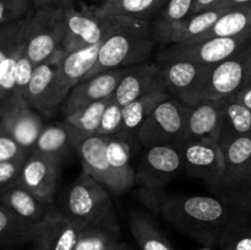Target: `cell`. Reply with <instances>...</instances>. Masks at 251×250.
<instances>
[{
  "mask_svg": "<svg viewBox=\"0 0 251 250\" xmlns=\"http://www.w3.org/2000/svg\"><path fill=\"white\" fill-rule=\"evenodd\" d=\"M65 15V41L64 51L66 54L85 47L100 44L115 31L120 16H100L95 9L82 5L77 10L69 5L64 10Z\"/></svg>",
  "mask_w": 251,
  "mask_h": 250,
  "instance_id": "cell-7",
  "label": "cell"
},
{
  "mask_svg": "<svg viewBox=\"0 0 251 250\" xmlns=\"http://www.w3.org/2000/svg\"><path fill=\"white\" fill-rule=\"evenodd\" d=\"M251 178V157H250V161H249V164H248V168H247V172H245V176H244V180L243 181H245V180H248V179H250ZM242 181V183H243ZM240 183V184H242ZM238 188V186H237Z\"/></svg>",
  "mask_w": 251,
  "mask_h": 250,
  "instance_id": "cell-47",
  "label": "cell"
},
{
  "mask_svg": "<svg viewBox=\"0 0 251 250\" xmlns=\"http://www.w3.org/2000/svg\"><path fill=\"white\" fill-rule=\"evenodd\" d=\"M24 163L25 161H0V193L19 184Z\"/></svg>",
  "mask_w": 251,
  "mask_h": 250,
  "instance_id": "cell-40",
  "label": "cell"
},
{
  "mask_svg": "<svg viewBox=\"0 0 251 250\" xmlns=\"http://www.w3.org/2000/svg\"><path fill=\"white\" fill-rule=\"evenodd\" d=\"M248 4H251V0H220L213 6V9H233V7L243 6V5Z\"/></svg>",
  "mask_w": 251,
  "mask_h": 250,
  "instance_id": "cell-45",
  "label": "cell"
},
{
  "mask_svg": "<svg viewBox=\"0 0 251 250\" xmlns=\"http://www.w3.org/2000/svg\"><path fill=\"white\" fill-rule=\"evenodd\" d=\"M100 46L102 43L71 51L59 61L56 65V74H58L59 90L64 100L68 97L69 92L77 83L85 80L86 76L96 65Z\"/></svg>",
  "mask_w": 251,
  "mask_h": 250,
  "instance_id": "cell-20",
  "label": "cell"
},
{
  "mask_svg": "<svg viewBox=\"0 0 251 250\" xmlns=\"http://www.w3.org/2000/svg\"><path fill=\"white\" fill-rule=\"evenodd\" d=\"M32 250H34V249H32Z\"/></svg>",
  "mask_w": 251,
  "mask_h": 250,
  "instance_id": "cell-51",
  "label": "cell"
},
{
  "mask_svg": "<svg viewBox=\"0 0 251 250\" xmlns=\"http://www.w3.org/2000/svg\"><path fill=\"white\" fill-rule=\"evenodd\" d=\"M183 169L188 175L205 180L212 188H223L225 157L217 140L186 141L180 146Z\"/></svg>",
  "mask_w": 251,
  "mask_h": 250,
  "instance_id": "cell-9",
  "label": "cell"
},
{
  "mask_svg": "<svg viewBox=\"0 0 251 250\" xmlns=\"http://www.w3.org/2000/svg\"><path fill=\"white\" fill-rule=\"evenodd\" d=\"M248 134H251V110L233 97L223 100L218 144Z\"/></svg>",
  "mask_w": 251,
  "mask_h": 250,
  "instance_id": "cell-30",
  "label": "cell"
},
{
  "mask_svg": "<svg viewBox=\"0 0 251 250\" xmlns=\"http://www.w3.org/2000/svg\"><path fill=\"white\" fill-rule=\"evenodd\" d=\"M107 157L123 193H126L136 184V171L131 164V144L129 136H107Z\"/></svg>",
  "mask_w": 251,
  "mask_h": 250,
  "instance_id": "cell-23",
  "label": "cell"
},
{
  "mask_svg": "<svg viewBox=\"0 0 251 250\" xmlns=\"http://www.w3.org/2000/svg\"><path fill=\"white\" fill-rule=\"evenodd\" d=\"M159 88H167L161 65L144 63L126 68L115 90L114 97L124 107L127 103Z\"/></svg>",
  "mask_w": 251,
  "mask_h": 250,
  "instance_id": "cell-18",
  "label": "cell"
},
{
  "mask_svg": "<svg viewBox=\"0 0 251 250\" xmlns=\"http://www.w3.org/2000/svg\"><path fill=\"white\" fill-rule=\"evenodd\" d=\"M139 196L152 212L205 247H220L226 234L240 223L232 203L211 196L168 195L162 189L145 188Z\"/></svg>",
  "mask_w": 251,
  "mask_h": 250,
  "instance_id": "cell-1",
  "label": "cell"
},
{
  "mask_svg": "<svg viewBox=\"0 0 251 250\" xmlns=\"http://www.w3.org/2000/svg\"><path fill=\"white\" fill-rule=\"evenodd\" d=\"M0 202L4 203L20 218L34 227L37 225V223L41 222L49 208L53 207V206H48L39 201L33 194L29 193L21 184H17L2 193Z\"/></svg>",
  "mask_w": 251,
  "mask_h": 250,
  "instance_id": "cell-24",
  "label": "cell"
},
{
  "mask_svg": "<svg viewBox=\"0 0 251 250\" xmlns=\"http://www.w3.org/2000/svg\"><path fill=\"white\" fill-rule=\"evenodd\" d=\"M29 152L11 135L0 131V161H26Z\"/></svg>",
  "mask_w": 251,
  "mask_h": 250,
  "instance_id": "cell-39",
  "label": "cell"
},
{
  "mask_svg": "<svg viewBox=\"0 0 251 250\" xmlns=\"http://www.w3.org/2000/svg\"><path fill=\"white\" fill-rule=\"evenodd\" d=\"M193 1L194 0H166L161 11L151 25V33L154 41L163 43L172 28L190 16Z\"/></svg>",
  "mask_w": 251,
  "mask_h": 250,
  "instance_id": "cell-34",
  "label": "cell"
},
{
  "mask_svg": "<svg viewBox=\"0 0 251 250\" xmlns=\"http://www.w3.org/2000/svg\"><path fill=\"white\" fill-rule=\"evenodd\" d=\"M166 0H104L98 6H93L100 16H127L149 20L150 16L161 9Z\"/></svg>",
  "mask_w": 251,
  "mask_h": 250,
  "instance_id": "cell-31",
  "label": "cell"
},
{
  "mask_svg": "<svg viewBox=\"0 0 251 250\" xmlns=\"http://www.w3.org/2000/svg\"><path fill=\"white\" fill-rule=\"evenodd\" d=\"M251 46V34L240 37H216L193 43L169 44L158 54V61L184 60L202 65H215Z\"/></svg>",
  "mask_w": 251,
  "mask_h": 250,
  "instance_id": "cell-8",
  "label": "cell"
},
{
  "mask_svg": "<svg viewBox=\"0 0 251 250\" xmlns=\"http://www.w3.org/2000/svg\"><path fill=\"white\" fill-rule=\"evenodd\" d=\"M247 82H251V59H250V64H249V73H248Z\"/></svg>",
  "mask_w": 251,
  "mask_h": 250,
  "instance_id": "cell-48",
  "label": "cell"
},
{
  "mask_svg": "<svg viewBox=\"0 0 251 250\" xmlns=\"http://www.w3.org/2000/svg\"><path fill=\"white\" fill-rule=\"evenodd\" d=\"M221 250H228L227 248H221Z\"/></svg>",
  "mask_w": 251,
  "mask_h": 250,
  "instance_id": "cell-50",
  "label": "cell"
},
{
  "mask_svg": "<svg viewBox=\"0 0 251 250\" xmlns=\"http://www.w3.org/2000/svg\"><path fill=\"white\" fill-rule=\"evenodd\" d=\"M98 134L104 136H115V135H126L124 132V118H123V107L115 100L114 95L109 98L102 122H100ZM127 136V135H126Z\"/></svg>",
  "mask_w": 251,
  "mask_h": 250,
  "instance_id": "cell-36",
  "label": "cell"
},
{
  "mask_svg": "<svg viewBox=\"0 0 251 250\" xmlns=\"http://www.w3.org/2000/svg\"><path fill=\"white\" fill-rule=\"evenodd\" d=\"M32 0H0V27L26 19L32 11Z\"/></svg>",
  "mask_w": 251,
  "mask_h": 250,
  "instance_id": "cell-37",
  "label": "cell"
},
{
  "mask_svg": "<svg viewBox=\"0 0 251 250\" xmlns=\"http://www.w3.org/2000/svg\"><path fill=\"white\" fill-rule=\"evenodd\" d=\"M81 228L53 206L34 227V250H75Z\"/></svg>",
  "mask_w": 251,
  "mask_h": 250,
  "instance_id": "cell-14",
  "label": "cell"
},
{
  "mask_svg": "<svg viewBox=\"0 0 251 250\" xmlns=\"http://www.w3.org/2000/svg\"><path fill=\"white\" fill-rule=\"evenodd\" d=\"M159 65L168 91L184 104L200 87L212 66L184 60L163 61Z\"/></svg>",
  "mask_w": 251,
  "mask_h": 250,
  "instance_id": "cell-19",
  "label": "cell"
},
{
  "mask_svg": "<svg viewBox=\"0 0 251 250\" xmlns=\"http://www.w3.org/2000/svg\"><path fill=\"white\" fill-rule=\"evenodd\" d=\"M129 227L140 250H174L163 232L146 213L132 211Z\"/></svg>",
  "mask_w": 251,
  "mask_h": 250,
  "instance_id": "cell-28",
  "label": "cell"
},
{
  "mask_svg": "<svg viewBox=\"0 0 251 250\" xmlns=\"http://www.w3.org/2000/svg\"><path fill=\"white\" fill-rule=\"evenodd\" d=\"M222 100H202L186 105V141L220 137ZM185 141V142H186Z\"/></svg>",
  "mask_w": 251,
  "mask_h": 250,
  "instance_id": "cell-21",
  "label": "cell"
},
{
  "mask_svg": "<svg viewBox=\"0 0 251 250\" xmlns=\"http://www.w3.org/2000/svg\"><path fill=\"white\" fill-rule=\"evenodd\" d=\"M227 194L228 202L232 203L237 210L251 212V178Z\"/></svg>",
  "mask_w": 251,
  "mask_h": 250,
  "instance_id": "cell-41",
  "label": "cell"
},
{
  "mask_svg": "<svg viewBox=\"0 0 251 250\" xmlns=\"http://www.w3.org/2000/svg\"><path fill=\"white\" fill-rule=\"evenodd\" d=\"M220 145L225 157V181L222 189H225L226 193H229L244 180L251 157V134L233 137Z\"/></svg>",
  "mask_w": 251,
  "mask_h": 250,
  "instance_id": "cell-22",
  "label": "cell"
},
{
  "mask_svg": "<svg viewBox=\"0 0 251 250\" xmlns=\"http://www.w3.org/2000/svg\"><path fill=\"white\" fill-rule=\"evenodd\" d=\"M70 127V126H69ZM74 150L82 162V169L104 185L112 195H123L122 186L110 168L107 157V136L100 134H83L71 129Z\"/></svg>",
  "mask_w": 251,
  "mask_h": 250,
  "instance_id": "cell-10",
  "label": "cell"
},
{
  "mask_svg": "<svg viewBox=\"0 0 251 250\" xmlns=\"http://www.w3.org/2000/svg\"><path fill=\"white\" fill-rule=\"evenodd\" d=\"M172 93L168 88H159L154 92L140 97L123 107V118H124V132L127 136L137 135L140 127L142 126L147 118L154 112L157 107L164 100H169Z\"/></svg>",
  "mask_w": 251,
  "mask_h": 250,
  "instance_id": "cell-25",
  "label": "cell"
},
{
  "mask_svg": "<svg viewBox=\"0 0 251 250\" xmlns=\"http://www.w3.org/2000/svg\"><path fill=\"white\" fill-rule=\"evenodd\" d=\"M251 34V4L228 9L207 32L193 42L216 37H240Z\"/></svg>",
  "mask_w": 251,
  "mask_h": 250,
  "instance_id": "cell-27",
  "label": "cell"
},
{
  "mask_svg": "<svg viewBox=\"0 0 251 250\" xmlns=\"http://www.w3.org/2000/svg\"><path fill=\"white\" fill-rule=\"evenodd\" d=\"M154 44L156 41L152 37L149 20L120 16L119 25L102 43L97 63L85 80L103 71L146 63Z\"/></svg>",
  "mask_w": 251,
  "mask_h": 250,
  "instance_id": "cell-2",
  "label": "cell"
},
{
  "mask_svg": "<svg viewBox=\"0 0 251 250\" xmlns=\"http://www.w3.org/2000/svg\"><path fill=\"white\" fill-rule=\"evenodd\" d=\"M61 211L81 229L98 223L118 221L112 193L83 169L66 190Z\"/></svg>",
  "mask_w": 251,
  "mask_h": 250,
  "instance_id": "cell-3",
  "label": "cell"
},
{
  "mask_svg": "<svg viewBox=\"0 0 251 250\" xmlns=\"http://www.w3.org/2000/svg\"><path fill=\"white\" fill-rule=\"evenodd\" d=\"M73 4V0H32L34 9H63Z\"/></svg>",
  "mask_w": 251,
  "mask_h": 250,
  "instance_id": "cell-42",
  "label": "cell"
},
{
  "mask_svg": "<svg viewBox=\"0 0 251 250\" xmlns=\"http://www.w3.org/2000/svg\"><path fill=\"white\" fill-rule=\"evenodd\" d=\"M183 169L180 147L156 145L147 147L136 172V184L142 188L162 189Z\"/></svg>",
  "mask_w": 251,
  "mask_h": 250,
  "instance_id": "cell-12",
  "label": "cell"
},
{
  "mask_svg": "<svg viewBox=\"0 0 251 250\" xmlns=\"http://www.w3.org/2000/svg\"><path fill=\"white\" fill-rule=\"evenodd\" d=\"M233 98L238 100L239 103H242L243 105H245L247 108H249L251 110V82H247L234 96Z\"/></svg>",
  "mask_w": 251,
  "mask_h": 250,
  "instance_id": "cell-43",
  "label": "cell"
},
{
  "mask_svg": "<svg viewBox=\"0 0 251 250\" xmlns=\"http://www.w3.org/2000/svg\"><path fill=\"white\" fill-rule=\"evenodd\" d=\"M28 16L17 24L0 27V107L14 100L15 74L27 46Z\"/></svg>",
  "mask_w": 251,
  "mask_h": 250,
  "instance_id": "cell-11",
  "label": "cell"
},
{
  "mask_svg": "<svg viewBox=\"0 0 251 250\" xmlns=\"http://www.w3.org/2000/svg\"><path fill=\"white\" fill-rule=\"evenodd\" d=\"M56 65L47 61L36 66L26 95V103L44 117H51L64 103L58 85Z\"/></svg>",
  "mask_w": 251,
  "mask_h": 250,
  "instance_id": "cell-15",
  "label": "cell"
},
{
  "mask_svg": "<svg viewBox=\"0 0 251 250\" xmlns=\"http://www.w3.org/2000/svg\"><path fill=\"white\" fill-rule=\"evenodd\" d=\"M110 97L80 108V109L75 110L68 115H64L63 122L66 123L71 129L78 132L88 135L98 134L103 113H104Z\"/></svg>",
  "mask_w": 251,
  "mask_h": 250,
  "instance_id": "cell-35",
  "label": "cell"
},
{
  "mask_svg": "<svg viewBox=\"0 0 251 250\" xmlns=\"http://www.w3.org/2000/svg\"><path fill=\"white\" fill-rule=\"evenodd\" d=\"M250 59L251 46L211 66L205 80L185 105H193L202 100H222L233 97L247 83Z\"/></svg>",
  "mask_w": 251,
  "mask_h": 250,
  "instance_id": "cell-5",
  "label": "cell"
},
{
  "mask_svg": "<svg viewBox=\"0 0 251 250\" xmlns=\"http://www.w3.org/2000/svg\"><path fill=\"white\" fill-rule=\"evenodd\" d=\"M42 114L27 104L0 107V131L11 135L22 147L32 151L44 127Z\"/></svg>",
  "mask_w": 251,
  "mask_h": 250,
  "instance_id": "cell-17",
  "label": "cell"
},
{
  "mask_svg": "<svg viewBox=\"0 0 251 250\" xmlns=\"http://www.w3.org/2000/svg\"><path fill=\"white\" fill-rule=\"evenodd\" d=\"M63 9H34L28 16L26 51L34 66L47 61L58 64L66 53L65 15Z\"/></svg>",
  "mask_w": 251,
  "mask_h": 250,
  "instance_id": "cell-4",
  "label": "cell"
},
{
  "mask_svg": "<svg viewBox=\"0 0 251 250\" xmlns=\"http://www.w3.org/2000/svg\"><path fill=\"white\" fill-rule=\"evenodd\" d=\"M126 68L103 71L87 80L81 81L69 92L61 104V113L68 115L80 108L105 100L114 95Z\"/></svg>",
  "mask_w": 251,
  "mask_h": 250,
  "instance_id": "cell-16",
  "label": "cell"
},
{
  "mask_svg": "<svg viewBox=\"0 0 251 250\" xmlns=\"http://www.w3.org/2000/svg\"><path fill=\"white\" fill-rule=\"evenodd\" d=\"M218 1L220 0H194L190 15L199 14V12L206 11V10H212Z\"/></svg>",
  "mask_w": 251,
  "mask_h": 250,
  "instance_id": "cell-44",
  "label": "cell"
},
{
  "mask_svg": "<svg viewBox=\"0 0 251 250\" xmlns=\"http://www.w3.org/2000/svg\"><path fill=\"white\" fill-rule=\"evenodd\" d=\"M195 250H212V247H203V248H200V249H195Z\"/></svg>",
  "mask_w": 251,
  "mask_h": 250,
  "instance_id": "cell-49",
  "label": "cell"
},
{
  "mask_svg": "<svg viewBox=\"0 0 251 250\" xmlns=\"http://www.w3.org/2000/svg\"><path fill=\"white\" fill-rule=\"evenodd\" d=\"M142 147L173 145L186 141V105L176 97L164 100L146 119L136 135Z\"/></svg>",
  "mask_w": 251,
  "mask_h": 250,
  "instance_id": "cell-6",
  "label": "cell"
},
{
  "mask_svg": "<svg viewBox=\"0 0 251 250\" xmlns=\"http://www.w3.org/2000/svg\"><path fill=\"white\" fill-rule=\"evenodd\" d=\"M110 250H132V249H131V247H129V245L125 244V243L119 242L118 244H115Z\"/></svg>",
  "mask_w": 251,
  "mask_h": 250,
  "instance_id": "cell-46",
  "label": "cell"
},
{
  "mask_svg": "<svg viewBox=\"0 0 251 250\" xmlns=\"http://www.w3.org/2000/svg\"><path fill=\"white\" fill-rule=\"evenodd\" d=\"M34 225L20 218L9 207L0 202V243L4 249L32 242Z\"/></svg>",
  "mask_w": 251,
  "mask_h": 250,
  "instance_id": "cell-32",
  "label": "cell"
},
{
  "mask_svg": "<svg viewBox=\"0 0 251 250\" xmlns=\"http://www.w3.org/2000/svg\"><path fill=\"white\" fill-rule=\"evenodd\" d=\"M227 10L228 9H213L190 15L172 28V31L164 38L163 43L176 44L195 41L205 32H207Z\"/></svg>",
  "mask_w": 251,
  "mask_h": 250,
  "instance_id": "cell-26",
  "label": "cell"
},
{
  "mask_svg": "<svg viewBox=\"0 0 251 250\" xmlns=\"http://www.w3.org/2000/svg\"><path fill=\"white\" fill-rule=\"evenodd\" d=\"M220 248H227L228 250H251V227L244 225L242 222L235 225L223 238Z\"/></svg>",
  "mask_w": 251,
  "mask_h": 250,
  "instance_id": "cell-38",
  "label": "cell"
},
{
  "mask_svg": "<svg viewBox=\"0 0 251 250\" xmlns=\"http://www.w3.org/2000/svg\"><path fill=\"white\" fill-rule=\"evenodd\" d=\"M70 149H74L71 130L66 123L61 122L44 125L32 151L44 156L54 157L63 162Z\"/></svg>",
  "mask_w": 251,
  "mask_h": 250,
  "instance_id": "cell-29",
  "label": "cell"
},
{
  "mask_svg": "<svg viewBox=\"0 0 251 250\" xmlns=\"http://www.w3.org/2000/svg\"><path fill=\"white\" fill-rule=\"evenodd\" d=\"M61 161L31 151L22 167L19 184L33 194L39 201L54 206Z\"/></svg>",
  "mask_w": 251,
  "mask_h": 250,
  "instance_id": "cell-13",
  "label": "cell"
},
{
  "mask_svg": "<svg viewBox=\"0 0 251 250\" xmlns=\"http://www.w3.org/2000/svg\"><path fill=\"white\" fill-rule=\"evenodd\" d=\"M120 227L118 221L88 225L80 233L75 250H110L119 243Z\"/></svg>",
  "mask_w": 251,
  "mask_h": 250,
  "instance_id": "cell-33",
  "label": "cell"
}]
</instances>
